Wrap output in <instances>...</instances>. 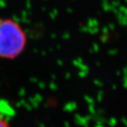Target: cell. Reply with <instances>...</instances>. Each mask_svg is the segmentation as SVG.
Returning a JSON list of instances; mask_svg holds the SVG:
<instances>
[{
    "label": "cell",
    "mask_w": 127,
    "mask_h": 127,
    "mask_svg": "<svg viewBox=\"0 0 127 127\" xmlns=\"http://www.w3.org/2000/svg\"><path fill=\"white\" fill-rule=\"evenodd\" d=\"M30 36L18 20L0 15V60L12 62L21 58L29 45Z\"/></svg>",
    "instance_id": "cell-1"
},
{
    "label": "cell",
    "mask_w": 127,
    "mask_h": 127,
    "mask_svg": "<svg viewBox=\"0 0 127 127\" xmlns=\"http://www.w3.org/2000/svg\"><path fill=\"white\" fill-rule=\"evenodd\" d=\"M0 127H11L10 115L0 107Z\"/></svg>",
    "instance_id": "cell-2"
}]
</instances>
